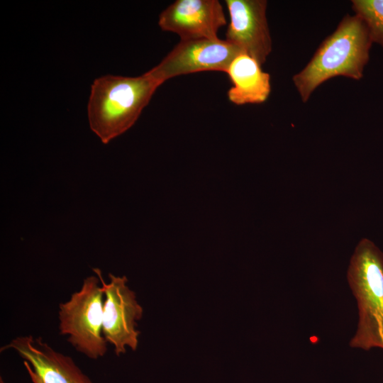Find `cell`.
Instances as JSON below:
<instances>
[{"mask_svg":"<svg viewBox=\"0 0 383 383\" xmlns=\"http://www.w3.org/2000/svg\"><path fill=\"white\" fill-rule=\"evenodd\" d=\"M160 86L146 73L95 79L87 104L91 130L104 144L123 133L135 123Z\"/></svg>","mask_w":383,"mask_h":383,"instance_id":"cell-2","label":"cell"},{"mask_svg":"<svg viewBox=\"0 0 383 383\" xmlns=\"http://www.w3.org/2000/svg\"><path fill=\"white\" fill-rule=\"evenodd\" d=\"M9 349L30 365L42 383H94L71 357L57 352L40 337L18 336L0 350Z\"/></svg>","mask_w":383,"mask_h":383,"instance_id":"cell-9","label":"cell"},{"mask_svg":"<svg viewBox=\"0 0 383 383\" xmlns=\"http://www.w3.org/2000/svg\"><path fill=\"white\" fill-rule=\"evenodd\" d=\"M372 43L361 18L356 14L345 15L304 68L293 76L301 101L306 102L318 86L333 77L360 79L370 59Z\"/></svg>","mask_w":383,"mask_h":383,"instance_id":"cell-1","label":"cell"},{"mask_svg":"<svg viewBox=\"0 0 383 383\" xmlns=\"http://www.w3.org/2000/svg\"><path fill=\"white\" fill-rule=\"evenodd\" d=\"M242 52L235 45L219 38L180 40L158 65L145 73L161 85L183 74L226 72L233 60Z\"/></svg>","mask_w":383,"mask_h":383,"instance_id":"cell-6","label":"cell"},{"mask_svg":"<svg viewBox=\"0 0 383 383\" xmlns=\"http://www.w3.org/2000/svg\"><path fill=\"white\" fill-rule=\"evenodd\" d=\"M104 291L98 276L85 278L79 290L59 304L60 335L86 357L96 360L107 352L103 335Z\"/></svg>","mask_w":383,"mask_h":383,"instance_id":"cell-4","label":"cell"},{"mask_svg":"<svg viewBox=\"0 0 383 383\" xmlns=\"http://www.w3.org/2000/svg\"><path fill=\"white\" fill-rule=\"evenodd\" d=\"M253 57L242 52L231 62L226 73L232 82L228 98L236 105L261 104L271 91L270 75Z\"/></svg>","mask_w":383,"mask_h":383,"instance_id":"cell-10","label":"cell"},{"mask_svg":"<svg viewBox=\"0 0 383 383\" xmlns=\"http://www.w3.org/2000/svg\"><path fill=\"white\" fill-rule=\"evenodd\" d=\"M0 383H4V380L2 379L1 377V379H0Z\"/></svg>","mask_w":383,"mask_h":383,"instance_id":"cell-13","label":"cell"},{"mask_svg":"<svg viewBox=\"0 0 383 383\" xmlns=\"http://www.w3.org/2000/svg\"><path fill=\"white\" fill-rule=\"evenodd\" d=\"M226 24L223 6L217 0H177L162 11L158 25L177 34L180 40L216 39Z\"/></svg>","mask_w":383,"mask_h":383,"instance_id":"cell-8","label":"cell"},{"mask_svg":"<svg viewBox=\"0 0 383 383\" xmlns=\"http://www.w3.org/2000/svg\"><path fill=\"white\" fill-rule=\"evenodd\" d=\"M230 23L226 40L261 65L272 51L265 0H226Z\"/></svg>","mask_w":383,"mask_h":383,"instance_id":"cell-7","label":"cell"},{"mask_svg":"<svg viewBox=\"0 0 383 383\" xmlns=\"http://www.w3.org/2000/svg\"><path fill=\"white\" fill-rule=\"evenodd\" d=\"M347 279L358 310L350 346L383 350V252L370 240L363 238L356 246Z\"/></svg>","mask_w":383,"mask_h":383,"instance_id":"cell-3","label":"cell"},{"mask_svg":"<svg viewBox=\"0 0 383 383\" xmlns=\"http://www.w3.org/2000/svg\"><path fill=\"white\" fill-rule=\"evenodd\" d=\"M23 365L28 373V375L30 377L31 381L33 383H42L39 377L36 375V374L33 372L30 365L26 362L23 361Z\"/></svg>","mask_w":383,"mask_h":383,"instance_id":"cell-12","label":"cell"},{"mask_svg":"<svg viewBox=\"0 0 383 383\" xmlns=\"http://www.w3.org/2000/svg\"><path fill=\"white\" fill-rule=\"evenodd\" d=\"M93 270L100 279L105 296L102 327L105 340L113 345L117 355L125 353L126 347L135 350L140 335L136 323L142 318L143 309L128 287L127 277L109 273V282L106 283L99 268Z\"/></svg>","mask_w":383,"mask_h":383,"instance_id":"cell-5","label":"cell"},{"mask_svg":"<svg viewBox=\"0 0 383 383\" xmlns=\"http://www.w3.org/2000/svg\"><path fill=\"white\" fill-rule=\"evenodd\" d=\"M355 14L365 22L372 43L383 48V0H353Z\"/></svg>","mask_w":383,"mask_h":383,"instance_id":"cell-11","label":"cell"}]
</instances>
